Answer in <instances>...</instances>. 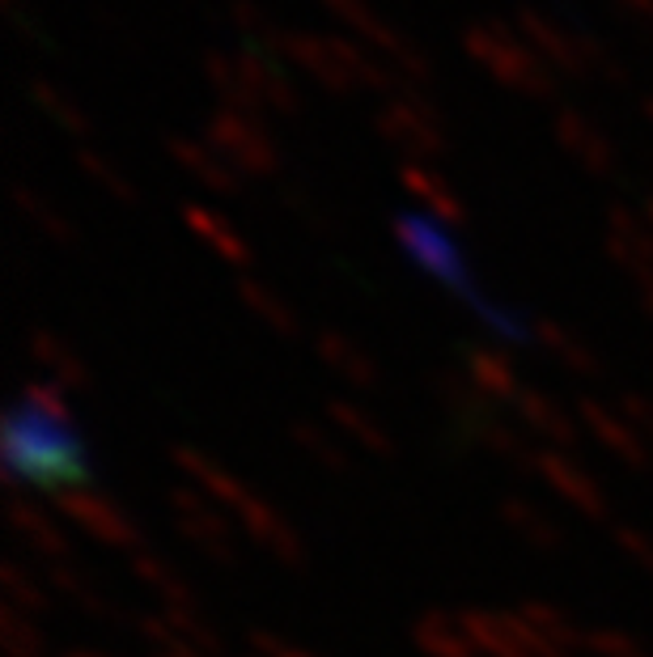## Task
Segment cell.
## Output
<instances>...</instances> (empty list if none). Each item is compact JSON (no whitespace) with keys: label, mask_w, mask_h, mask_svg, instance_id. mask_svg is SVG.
I'll return each instance as SVG.
<instances>
[{"label":"cell","mask_w":653,"mask_h":657,"mask_svg":"<svg viewBox=\"0 0 653 657\" xmlns=\"http://www.w3.org/2000/svg\"><path fill=\"white\" fill-rule=\"evenodd\" d=\"M462 51L480 68H489L501 85L518 90L526 99H552L555 94V72L543 65V56L530 43L514 34L509 22H496V18L471 22L462 31Z\"/></svg>","instance_id":"1"},{"label":"cell","mask_w":653,"mask_h":657,"mask_svg":"<svg viewBox=\"0 0 653 657\" xmlns=\"http://www.w3.org/2000/svg\"><path fill=\"white\" fill-rule=\"evenodd\" d=\"M374 128L382 131V140H391L399 153H408L412 162H428V158H442V153H446L442 111L433 106L425 85L403 81V90L374 115Z\"/></svg>","instance_id":"2"},{"label":"cell","mask_w":653,"mask_h":657,"mask_svg":"<svg viewBox=\"0 0 653 657\" xmlns=\"http://www.w3.org/2000/svg\"><path fill=\"white\" fill-rule=\"evenodd\" d=\"M323 4L340 18V26L357 31L369 47H378L399 77H408L412 85H428V81H433V65H428L425 51H421L412 38H403V34L394 31L387 18H378L365 0H323Z\"/></svg>","instance_id":"3"},{"label":"cell","mask_w":653,"mask_h":657,"mask_svg":"<svg viewBox=\"0 0 653 657\" xmlns=\"http://www.w3.org/2000/svg\"><path fill=\"white\" fill-rule=\"evenodd\" d=\"M204 140L238 174H272L280 165V149L267 136L263 119H247V115H233V111H213L208 124H204Z\"/></svg>","instance_id":"4"},{"label":"cell","mask_w":653,"mask_h":657,"mask_svg":"<svg viewBox=\"0 0 653 657\" xmlns=\"http://www.w3.org/2000/svg\"><path fill=\"white\" fill-rule=\"evenodd\" d=\"M518 31L526 34V43L543 56V65L560 72V77H586V68H582V51H577V34L573 26H560L552 13H543V9H535V4H523L518 9Z\"/></svg>","instance_id":"5"},{"label":"cell","mask_w":653,"mask_h":657,"mask_svg":"<svg viewBox=\"0 0 653 657\" xmlns=\"http://www.w3.org/2000/svg\"><path fill=\"white\" fill-rule=\"evenodd\" d=\"M280 56L297 65L301 72H310L323 90L331 94H340V99H348V94H357V85H353V77H348V68L340 65V56H335V47H331V34H310V31H285V47H280Z\"/></svg>","instance_id":"6"},{"label":"cell","mask_w":653,"mask_h":657,"mask_svg":"<svg viewBox=\"0 0 653 657\" xmlns=\"http://www.w3.org/2000/svg\"><path fill=\"white\" fill-rule=\"evenodd\" d=\"M552 131H555V140H560V149H564V153H573L577 162L586 165L589 174H603V178H611V174L620 170L611 140L594 128L586 115H577V111H555Z\"/></svg>","instance_id":"7"},{"label":"cell","mask_w":653,"mask_h":657,"mask_svg":"<svg viewBox=\"0 0 653 657\" xmlns=\"http://www.w3.org/2000/svg\"><path fill=\"white\" fill-rule=\"evenodd\" d=\"M233 60L242 68V77L251 81V90L263 102V111H272V115H297L301 111V94H297L294 81L285 77L280 60H272L263 51H251V47H238Z\"/></svg>","instance_id":"8"},{"label":"cell","mask_w":653,"mask_h":657,"mask_svg":"<svg viewBox=\"0 0 653 657\" xmlns=\"http://www.w3.org/2000/svg\"><path fill=\"white\" fill-rule=\"evenodd\" d=\"M165 149H170V158L183 165L187 174H196L204 187H213V192H238L242 187V174L213 145L192 140V136H165Z\"/></svg>","instance_id":"9"},{"label":"cell","mask_w":653,"mask_h":657,"mask_svg":"<svg viewBox=\"0 0 653 657\" xmlns=\"http://www.w3.org/2000/svg\"><path fill=\"white\" fill-rule=\"evenodd\" d=\"M204 77H208V85L217 90L221 111L247 115V119H263V115H267L263 102L255 99V90H251V81L242 77V68H238V60H233L229 51H204Z\"/></svg>","instance_id":"10"},{"label":"cell","mask_w":653,"mask_h":657,"mask_svg":"<svg viewBox=\"0 0 653 657\" xmlns=\"http://www.w3.org/2000/svg\"><path fill=\"white\" fill-rule=\"evenodd\" d=\"M229 22H233V31L242 34V43H247L251 51H263V56H272V60H285V56H280L285 31L263 13L255 0H229Z\"/></svg>","instance_id":"11"},{"label":"cell","mask_w":653,"mask_h":657,"mask_svg":"<svg viewBox=\"0 0 653 657\" xmlns=\"http://www.w3.org/2000/svg\"><path fill=\"white\" fill-rule=\"evenodd\" d=\"M611 255L623 263V267H645V272H653V238L650 230L628 212V208H616L611 212Z\"/></svg>","instance_id":"12"},{"label":"cell","mask_w":653,"mask_h":657,"mask_svg":"<svg viewBox=\"0 0 653 657\" xmlns=\"http://www.w3.org/2000/svg\"><path fill=\"white\" fill-rule=\"evenodd\" d=\"M26 90H31L34 106H38V111H43V115H47L56 128L72 131V136H85V131H90V115H85L77 102L68 99L60 85H51L47 77H31V81H26Z\"/></svg>","instance_id":"13"},{"label":"cell","mask_w":653,"mask_h":657,"mask_svg":"<svg viewBox=\"0 0 653 657\" xmlns=\"http://www.w3.org/2000/svg\"><path fill=\"white\" fill-rule=\"evenodd\" d=\"M399 178H403V187L412 192V196H421L437 212V217H446V221H458L462 217V208H458V199H455V192L428 170V165H421V162H408L403 170H399Z\"/></svg>","instance_id":"14"},{"label":"cell","mask_w":653,"mask_h":657,"mask_svg":"<svg viewBox=\"0 0 653 657\" xmlns=\"http://www.w3.org/2000/svg\"><path fill=\"white\" fill-rule=\"evenodd\" d=\"M183 217H187V226H192L208 246H217L226 260L247 263V246H242V238L229 230V221H221L217 212H208V208H199V204H187V208H183Z\"/></svg>","instance_id":"15"},{"label":"cell","mask_w":653,"mask_h":657,"mask_svg":"<svg viewBox=\"0 0 653 657\" xmlns=\"http://www.w3.org/2000/svg\"><path fill=\"white\" fill-rule=\"evenodd\" d=\"M573 34H577V51H582L586 77H598L603 85H628V68L620 65L616 51H607L589 31H577V26H573Z\"/></svg>","instance_id":"16"},{"label":"cell","mask_w":653,"mask_h":657,"mask_svg":"<svg viewBox=\"0 0 653 657\" xmlns=\"http://www.w3.org/2000/svg\"><path fill=\"white\" fill-rule=\"evenodd\" d=\"M77 162H81V170L90 174V178H99L102 187H111V196H119V199H136V192H131V183L115 170V165L106 162L102 153H94V149H81L77 153Z\"/></svg>","instance_id":"17"},{"label":"cell","mask_w":653,"mask_h":657,"mask_svg":"<svg viewBox=\"0 0 653 657\" xmlns=\"http://www.w3.org/2000/svg\"><path fill=\"white\" fill-rule=\"evenodd\" d=\"M13 196H18V208H22L31 221H38L43 230L56 233V238H68V226L60 221V217H56V212H51V208H47V204H43V199L34 196L31 187H13Z\"/></svg>","instance_id":"18"},{"label":"cell","mask_w":653,"mask_h":657,"mask_svg":"<svg viewBox=\"0 0 653 657\" xmlns=\"http://www.w3.org/2000/svg\"><path fill=\"white\" fill-rule=\"evenodd\" d=\"M616 4H620V9H628L637 22H645V26L653 31V0H616Z\"/></svg>","instance_id":"19"},{"label":"cell","mask_w":653,"mask_h":657,"mask_svg":"<svg viewBox=\"0 0 653 657\" xmlns=\"http://www.w3.org/2000/svg\"><path fill=\"white\" fill-rule=\"evenodd\" d=\"M645 212H650V221H653V196L645 199Z\"/></svg>","instance_id":"20"},{"label":"cell","mask_w":653,"mask_h":657,"mask_svg":"<svg viewBox=\"0 0 653 657\" xmlns=\"http://www.w3.org/2000/svg\"><path fill=\"white\" fill-rule=\"evenodd\" d=\"M645 115H650V119H653V99H650V102H645Z\"/></svg>","instance_id":"21"}]
</instances>
